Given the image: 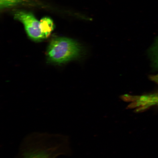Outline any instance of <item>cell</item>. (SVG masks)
<instances>
[{
	"label": "cell",
	"instance_id": "obj_1",
	"mask_svg": "<svg viewBox=\"0 0 158 158\" xmlns=\"http://www.w3.org/2000/svg\"><path fill=\"white\" fill-rule=\"evenodd\" d=\"M70 138L58 133L35 131L21 142L16 158H58L72 155Z\"/></svg>",
	"mask_w": 158,
	"mask_h": 158
},
{
	"label": "cell",
	"instance_id": "obj_2",
	"mask_svg": "<svg viewBox=\"0 0 158 158\" xmlns=\"http://www.w3.org/2000/svg\"><path fill=\"white\" fill-rule=\"evenodd\" d=\"M81 50L76 41L70 39L59 37L51 41L47 48V56L51 62L62 64L78 57Z\"/></svg>",
	"mask_w": 158,
	"mask_h": 158
},
{
	"label": "cell",
	"instance_id": "obj_3",
	"mask_svg": "<svg viewBox=\"0 0 158 158\" xmlns=\"http://www.w3.org/2000/svg\"><path fill=\"white\" fill-rule=\"evenodd\" d=\"M14 18L21 22L24 26L27 35L35 41L44 39L41 31L40 21L32 13L24 11H19L15 13Z\"/></svg>",
	"mask_w": 158,
	"mask_h": 158
},
{
	"label": "cell",
	"instance_id": "obj_4",
	"mask_svg": "<svg viewBox=\"0 0 158 158\" xmlns=\"http://www.w3.org/2000/svg\"><path fill=\"white\" fill-rule=\"evenodd\" d=\"M41 31L44 38L48 37L54 29V25L52 19L48 17H45L40 21Z\"/></svg>",
	"mask_w": 158,
	"mask_h": 158
},
{
	"label": "cell",
	"instance_id": "obj_5",
	"mask_svg": "<svg viewBox=\"0 0 158 158\" xmlns=\"http://www.w3.org/2000/svg\"><path fill=\"white\" fill-rule=\"evenodd\" d=\"M153 64L158 71V37L149 51Z\"/></svg>",
	"mask_w": 158,
	"mask_h": 158
},
{
	"label": "cell",
	"instance_id": "obj_6",
	"mask_svg": "<svg viewBox=\"0 0 158 158\" xmlns=\"http://www.w3.org/2000/svg\"><path fill=\"white\" fill-rule=\"evenodd\" d=\"M26 0H0V8L4 10L24 3Z\"/></svg>",
	"mask_w": 158,
	"mask_h": 158
}]
</instances>
